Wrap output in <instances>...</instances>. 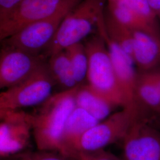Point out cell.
Segmentation results:
<instances>
[{
    "mask_svg": "<svg viewBox=\"0 0 160 160\" xmlns=\"http://www.w3.org/2000/svg\"><path fill=\"white\" fill-rule=\"evenodd\" d=\"M78 86L52 94L30 113L33 136L39 151L60 152L63 127L76 106L75 94Z\"/></svg>",
    "mask_w": 160,
    "mask_h": 160,
    "instance_id": "1",
    "label": "cell"
},
{
    "mask_svg": "<svg viewBox=\"0 0 160 160\" xmlns=\"http://www.w3.org/2000/svg\"><path fill=\"white\" fill-rule=\"evenodd\" d=\"M105 0H82L69 12L61 24L44 55L46 57L81 43L97 32L104 12Z\"/></svg>",
    "mask_w": 160,
    "mask_h": 160,
    "instance_id": "2",
    "label": "cell"
},
{
    "mask_svg": "<svg viewBox=\"0 0 160 160\" xmlns=\"http://www.w3.org/2000/svg\"><path fill=\"white\" fill-rule=\"evenodd\" d=\"M84 44L88 58L87 83L116 106L123 108L124 97L102 36L97 32L88 37Z\"/></svg>",
    "mask_w": 160,
    "mask_h": 160,
    "instance_id": "3",
    "label": "cell"
},
{
    "mask_svg": "<svg viewBox=\"0 0 160 160\" xmlns=\"http://www.w3.org/2000/svg\"><path fill=\"white\" fill-rule=\"evenodd\" d=\"M82 0H63L51 16L32 23L6 39L1 46L17 48L33 54H44L66 16Z\"/></svg>",
    "mask_w": 160,
    "mask_h": 160,
    "instance_id": "4",
    "label": "cell"
},
{
    "mask_svg": "<svg viewBox=\"0 0 160 160\" xmlns=\"http://www.w3.org/2000/svg\"><path fill=\"white\" fill-rule=\"evenodd\" d=\"M55 86L46 62L27 79L1 92L0 110L36 107L51 96Z\"/></svg>",
    "mask_w": 160,
    "mask_h": 160,
    "instance_id": "5",
    "label": "cell"
},
{
    "mask_svg": "<svg viewBox=\"0 0 160 160\" xmlns=\"http://www.w3.org/2000/svg\"><path fill=\"white\" fill-rule=\"evenodd\" d=\"M137 118H139L138 114L126 108L112 113L87 132L66 156L73 151H95L105 149L119 141H122Z\"/></svg>",
    "mask_w": 160,
    "mask_h": 160,
    "instance_id": "6",
    "label": "cell"
},
{
    "mask_svg": "<svg viewBox=\"0 0 160 160\" xmlns=\"http://www.w3.org/2000/svg\"><path fill=\"white\" fill-rule=\"evenodd\" d=\"M1 159L26 151L33 135L30 113L23 110H0Z\"/></svg>",
    "mask_w": 160,
    "mask_h": 160,
    "instance_id": "7",
    "label": "cell"
},
{
    "mask_svg": "<svg viewBox=\"0 0 160 160\" xmlns=\"http://www.w3.org/2000/svg\"><path fill=\"white\" fill-rule=\"evenodd\" d=\"M44 54H33L8 46H1L0 51V88L16 86L46 63Z\"/></svg>",
    "mask_w": 160,
    "mask_h": 160,
    "instance_id": "8",
    "label": "cell"
},
{
    "mask_svg": "<svg viewBox=\"0 0 160 160\" xmlns=\"http://www.w3.org/2000/svg\"><path fill=\"white\" fill-rule=\"evenodd\" d=\"M125 160H160V130L137 118L122 140Z\"/></svg>",
    "mask_w": 160,
    "mask_h": 160,
    "instance_id": "9",
    "label": "cell"
},
{
    "mask_svg": "<svg viewBox=\"0 0 160 160\" xmlns=\"http://www.w3.org/2000/svg\"><path fill=\"white\" fill-rule=\"evenodd\" d=\"M104 14L98 22L97 32L102 36L108 49L115 75L125 99L124 108L131 109L139 115L135 100L138 75L135 63L131 57L109 38L106 30Z\"/></svg>",
    "mask_w": 160,
    "mask_h": 160,
    "instance_id": "10",
    "label": "cell"
},
{
    "mask_svg": "<svg viewBox=\"0 0 160 160\" xmlns=\"http://www.w3.org/2000/svg\"><path fill=\"white\" fill-rule=\"evenodd\" d=\"M63 0H22L0 20V40H4L32 23L51 16Z\"/></svg>",
    "mask_w": 160,
    "mask_h": 160,
    "instance_id": "11",
    "label": "cell"
},
{
    "mask_svg": "<svg viewBox=\"0 0 160 160\" xmlns=\"http://www.w3.org/2000/svg\"><path fill=\"white\" fill-rule=\"evenodd\" d=\"M133 60L138 71H148L159 67L160 40L142 31H133Z\"/></svg>",
    "mask_w": 160,
    "mask_h": 160,
    "instance_id": "12",
    "label": "cell"
},
{
    "mask_svg": "<svg viewBox=\"0 0 160 160\" xmlns=\"http://www.w3.org/2000/svg\"><path fill=\"white\" fill-rule=\"evenodd\" d=\"M99 122L86 110L76 106L63 127L59 152L66 155L86 132Z\"/></svg>",
    "mask_w": 160,
    "mask_h": 160,
    "instance_id": "13",
    "label": "cell"
},
{
    "mask_svg": "<svg viewBox=\"0 0 160 160\" xmlns=\"http://www.w3.org/2000/svg\"><path fill=\"white\" fill-rule=\"evenodd\" d=\"M76 106L84 109L99 122L112 114L118 108L114 103L98 92L87 82L78 87L75 94Z\"/></svg>",
    "mask_w": 160,
    "mask_h": 160,
    "instance_id": "14",
    "label": "cell"
},
{
    "mask_svg": "<svg viewBox=\"0 0 160 160\" xmlns=\"http://www.w3.org/2000/svg\"><path fill=\"white\" fill-rule=\"evenodd\" d=\"M47 65L55 86H58L61 91L71 90L78 86L65 51L51 55L48 59Z\"/></svg>",
    "mask_w": 160,
    "mask_h": 160,
    "instance_id": "15",
    "label": "cell"
},
{
    "mask_svg": "<svg viewBox=\"0 0 160 160\" xmlns=\"http://www.w3.org/2000/svg\"><path fill=\"white\" fill-rule=\"evenodd\" d=\"M108 11L117 21L132 31L145 32L160 40V34L157 33L129 8L120 5L116 1H108Z\"/></svg>",
    "mask_w": 160,
    "mask_h": 160,
    "instance_id": "16",
    "label": "cell"
},
{
    "mask_svg": "<svg viewBox=\"0 0 160 160\" xmlns=\"http://www.w3.org/2000/svg\"><path fill=\"white\" fill-rule=\"evenodd\" d=\"M104 19L106 30L109 38L133 59V31L117 21L109 11L104 12Z\"/></svg>",
    "mask_w": 160,
    "mask_h": 160,
    "instance_id": "17",
    "label": "cell"
},
{
    "mask_svg": "<svg viewBox=\"0 0 160 160\" xmlns=\"http://www.w3.org/2000/svg\"><path fill=\"white\" fill-rule=\"evenodd\" d=\"M65 51L68 56L77 84L80 85L85 83L88 69V58L84 43L73 45Z\"/></svg>",
    "mask_w": 160,
    "mask_h": 160,
    "instance_id": "18",
    "label": "cell"
},
{
    "mask_svg": "<svg viewBox=\"0 0 160 160\" xmlns=\"http://www.w3.org/2000/svg\"><path fill=\"white\" fill-rule=\"evenodd\" d=\"M116 2L131 10L160 35V26L157 20L158 16L147 0H119Z\"/></svg>",
    "mask_w": 160,
    "mask_h": 160,
    "instance_id": "19",
    "label": "cell"
},
{
    "mask_svg": "<svg viewBox=\"0 0 160 160\" xmlns=\"http://www.w3.org/2000/svg\"><path fill=\"white\" fill-rule=\"evenodd\" d=\"M74 160H125L105 149L95 151H73L67 156Z\"/></svg>",
    "mask_w": 160,
    "mask_h": 160,
    "instance_id": "20",
    "label": "cell"
},
{
    "mask_svg": "<svg viewBox=\"0 0 160 160\" xmlns=\"http://www.w3.org/2000/svg\"><path fill=\"white\" fill-rule=\"evenodd\" d=\"M30 160H74L56 151H38L31 152Z\"/></svg>",
    "mask_w": 160,
    "mask_h": 160,
    "instance_id": "21",
    "label": "cell"
},
{
    "mask_svg": "<svg viewBox=\"0 0 160 160\" xmlns=\"http://www.w3.org/2000/svg\"><path fill=\"white\" fill-rule=\"evenodd\" d=\"M22 0H0V20L7 16Z\"/></svg>",
    "mask_w": 160,
    "mask_h": 160,
    "instance_id": "22",
    "label": "cell"
},
{
    "mask_svg": "<svg viewBox=\"0 0 160 160\" xmlns=\"http://www.w3.org/2000/svg\"><path fill=\"white\" fill-rule=\"evenodd\" d=\"M30 151H26L23 152L2 158V160H30Z\"/></svg>",
    "mask_w": 160,
    "mask_h": 160,
    "instance_id": "23",
    "label": "cell"
},
{
    "mask_svg": "<svg viewBox=\"0 0 160 160\" xmlns=\"http://www.w3.org/2000/svg\"><path fill=\"white\" fill-rule=\"evenodd\" d=\"M149 6L154 10L158 16L160 11V0H147Z\"/></svg>",
    "mask_w": 160,
    "mask_h": 160,
    "instance_id": "24",
    "label": "cell"
},
{
    "mask_svg": "<svg viewBox=\"0 0 160 160\" xmlns=\"http://www.w3.org/2000/svg\"><path fill=\"white\" fill-rule=\"evenodd\" d=\"M151 71L152 72L155 82L157 84V86L158 87V89L160 92V68L158 67Z\"/></svg>",
    "mask_w": 160,
    "mask_h": 160,
    "instance_id": "25",
    "label": "cell"
},
{
    "mask_svg": "<svg viewBox=\"0 0 160 160\" xmlns=\"http://www.w3.org/2000/svg\"><path fill=\"white\" fill-rule=\"evenodd\" d=\"M150 123H152L153 125H154L155 127H157V128H158L160 130V118L155 119L154 120H152Z\"/></svg>",
    "mask_w": 160,
    "mask_h": 160,
    "instance_id": "26",
    "label": "cell"
},
{
    "mask_svg": "<svg viewBox=\"0 0 160 160\" xmlns=\"http://www.w3.org/2000/svg\"><path fill=\"white\" fill-rule=\"evenodd\" d=\"M158 17H159L160 18V11L159 12H158Z\"/></svg>",
    "mask_w": 160,
    "mask_h": 160,
    "instance_id": "27",
    "label": "cell"
},
{
    "mask_svg": "<svg viewBox=\"0 0 160 160\" xmlns=\"http://www.w3.org/2000/svg\"><path fill=\"white\" fill-rule=\"evenodd\" d=\"M108 1H119V0H108Z\"/></svg>",
    "mask_w": 160,
    "mask_h": 160,
    "instance_id": "28",
    "label": "cell"
}]
</instances>
